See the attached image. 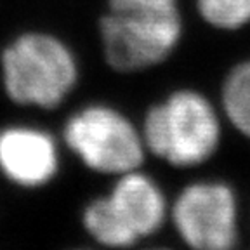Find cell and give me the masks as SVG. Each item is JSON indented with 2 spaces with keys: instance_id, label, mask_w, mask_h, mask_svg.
I'll list each match as a JSON object with an SVG mask.
<instances>
[{
  "instance_id": "1",
  "label": "cell",
  "mask_w": 250,
  "mask_h": 250,
  "mask_svg": "<svg viewBox=\"0 0 250 250\" xmlns=\"http://www.w3.org/2000/svg\"><path fill=\"white\" fill-rule=\"evenodd\" d=\"M139 129L146 151L172 167L188 168L215 155L223 122L217 108L202 92L179 89L153 104Z\"/></svg>"
},
{
  "instance_id": "2",
  "label": "cell",
  "mask_w": 250,
  "mask_h": 250,
  "mask_svg": "<svg viewBox=\"0 0 250 250\" xmlns=\"http://www.w3.org/2000/svg\"><path fill=\"white\" fill-rule=\"evenodd\" d=\"M2 83L20 106L58 108L77 87L80 68L64 40L47 31H26L2 51Z\"/></svg>"
},
{
  "instance_id": "3",
  "label": "cell",
  "mask_w": 250,
  "mask_h": 250,
  "mask_svg": "<svg viewBox=\"0 0 250 250\" xmlns=\"http://www.w3.org/2000/svg\"><path fill=\"white\" fill-rule=\"evenodd\" d=\"M179 5L108 4L99 20L103 54L109 68L134 73L167 61L183 40Z\"/></svg>"
},
{
  "instance_id": "4",
  "label": "cell",
  "mask_w": 250,
  "mask_h": 250,
  "mask_svg": "<svg viewBox=\"0 0 250 250\" xmlns=\"http://www.w3.org/2000/svg\"><path fill=\"white\" fill-rule=\"evenodd\" d=\"M62 141L87 168L122 176L141 168L146 151L141 129L113 106H83L64 124Z\"/></svg>"
},
{
  "instance_id": "5",
  "label": "cell",
  "mask_w": 250,
  "mask_h": 250,
  "mask_svg": "<svg viewBox=\"0 0 250 250\" xmlns=\"http://www.w3.org/2000/svg\"><path fill=\"white\" fill-rule=\"evenodd\" d=\"M168 219L188 247L229 250L238 243V200L223 181H198L177 193Z\"/></svg>"
},
{
  "instance_id": "6",
  "label": "cell",
  "mask_w": 250,
  "mask_h": 250,
  "mask_svg": "<svg viewBox=\"0 0 250 250\" xmlns=\"http://www.w3.org/2000/svg\"><path fill=\"white\" fill-rule=\"evenodd\" d=\"M59 172L54 137L31 125H9L0 130V174L23 189L49 184Z\"/></svg>"
},
{
  "instance_id": "7",
  "label": "cell",
  "mask_w": 250,
  "mask_h": 250,
  "mask_svg": "<svg viewBox=\"0 0 250 250\" xmlns=\"http://www.w3.org/2000/svg\"><path fill=\"white\" fill-rule=\"evenodd\" d=\"M106 202L132 245L158 233L167 223L170 208L162 188L141 168L117 176Z\"/></svg>"
},
{
  "instance_id": "8",
  "label": "cell",
  "mask_w": 250,
  "mask_h": 250,
  "mask_svg": "<svg viewBox=\"0 0 250 250\" xmlns=\"http://www.w3.org/2000/svg\"><path fill=\"white\" fill-rule=\"evenodd\" d=\"M221 106L231 127L250 141V59L228 71L221 87Z\"/></svg>"
},
{
  "instance_id": "9",
  "label": "cell",
  "mask_w": 250,
  "mask_h": 250,
  "mask_svg": "<svg viewBox=\"0 0 250 250\" xmlns=\"http://www.w3.org/2000/svg\"><path fill=\"white\" fill-rule=\"evenodd\" d=\"M196 9L215 30L236 31L250 24V0H196Z\"/></svg>"
}]
</instances>
